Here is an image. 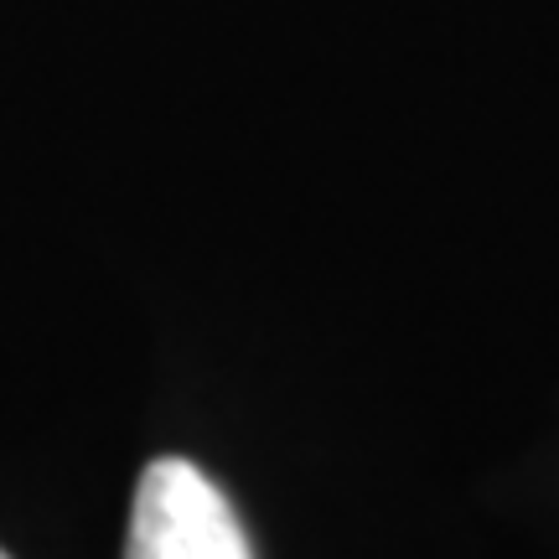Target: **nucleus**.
Returning <instances> with one entry per match:
<instances>
[{"label": "nucleus", "instance_id": "1", "mask_svg": "<svg viewBox=\"0 0 559 559\" xmlns=\"http://www.w3.org/2000/svg\"><path fill=\"white\" fill-rule=\"evenodd\" d=\"M124 559H254L234 508L192 461L160 456L140 472Z\"/></svg>", "mask_w": 559, "mask_h": 559}, {"label": "nucleus", "instance_id": "2", "mask_svg": "<svg viewBox=\"0 0 559 559\" xmlns=\"http://www.w3.org/2000/svg\"><path fill=\"white\" fill-rule=\"evenodd\" d=\"M0 559H11V555H5V549H0Z\"/></svg>", "mask_w": 559, "mask_h": 559}]
</instances>
